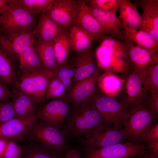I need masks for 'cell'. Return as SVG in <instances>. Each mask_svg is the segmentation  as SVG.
<instances>
[{"mask_svg": "<svg viewBox=\"0 0 158 158\" xmlns=\"http://www.w3.org/2000/svg\"><path fill=\"white\" fill-rule=\"evenodd\" d=\"M118 18L123 28H130L138 30L141 23V15L137 7L128 0H120Z\"/></svg>", "mask_w": 158, "mask_h": 158, "instance_id": "22", "label": "cell"}, {"mask_svg": "<svg viewBox=\"0 0 158 158\" xmlns=\"http://www.w3.org/2000/svg\"><path fill=\"white\" fill-rule=\"evenodd\" d=\"M71 49L77 53L84 51L91 47L94 39L82 29L72 25L68 32Z\"/></svg>", "mask_w": 158, "mask_h": 158, "instance_id": "28", "label": "cell"}, {"mask_svg": "<svg viewBox=\"0 0 158 158\" xmlns=\"http://www.w3.org/2000/svg\"><path fill=\"white\" fill-rule=\"evenodd\" d=\"M11 99L17 117L23 116L35 113L37 103L31 97L13 88Z\"/></svg>", "mask_w": 158, "mask_h": 158, "instance_id": "26", "label": "cell"}, {"mask_svg": "<svg viewBox=\"0 0 158 158\" xmlns=\"http://www.w3.org/2000/svg\"></svg>", "mask_w": 158, "mask_h": 158, "instance_id": "48", "label": "cell"}, {"mask_svg": "<svg viewBox=\"0 0 158 158\" xmlns=\"http://www.w3.org/2000/svg\"><path fill=\"white\" fill-rule=\"evenodd\" d=\"M142 158H158V155H155L147 152L146 154L142 157Z\"/></svg>", "mask_w": 158, "mask_h": 158, "instance_id": "46", "label": "cell"}, {"mask_svg": "<svg viewBox=\"0 0 158 158\" xmlns=\"http://www.w3.org/2000/svg\"><path fill=\"white\" fill-rule=\"evenodd\" d=\"M34 46L43 68L55 75L59 67L55 56L53 41L42 43L35 40Z\"/></svg>", "mask_w": 158, "mask_h": 158, "instance_id": "25", "label": "cell"}, {"mask_svg": "<svg viewBox=\"0 0 158 158\" xmlns=\"http://www.w3.org/2000/svg\"><path fill=\"white\" fill-rule=\"evenodd\" d=\"M158 140V123L156 122L147 128L140 137L139 142H145Z\"/></svg>", "mask_w": 158, "mask_h": 158, "instance_id": "39", "label": "cell"}, {"mask_svg": "<svg viewBox=\"0 0 158 158\" xmlns=\"http://www.w3.org/2000/svg\"><path fill=\"white\" fill-rule=\"evenodd\" d=\"M108 125L92 100L78 107H72L62 130L67 140L79 142Z\"/></svg>", "mask_w": 158, "mask_h": 158, "instance_id": "1", "label": "cell"}, {"mask_svg": "<svg viewBox=\"0 0 158 158\" xmlns=\"http://www.w3.org/2000/svg\"><path fill=\"white\" fill-rule=\"evenodd\" d=\"M147 106L158 115V92H148L145 99Z\"/></svg>", "mask_w": 158, "mask_h": 158, "instance_id": "40", "label": "cell"}, {"mask_svg": "<svg viewBox=\"0 0 158 158\" xmlns=\"http://www.w3.org/2000/svg\"><path fill=\"white\" fill-rule=\"evenodd\" d=\"M64 158H81V152L78 148L69 146L65 152Z\"/></svg>", "mask_w": 158, "mask_h": 158, "instance_id": "42", "label": "cell"}, {"mask_svg": "<svg viewBox=\"0 0 158 158\" xmlns=\"http://www.w3.org/2000/svg\"><path fill=\"white\" fill-rule=\"evenodd\" d=\"M53 43L59 67L67 64L72 49L68 32L58 36Z\"/></svg>", "mask_w": 158, "mask_h": 158, "instance_id": "31", "label": "cell"}, {"mask_svg": "<svg viewBox=\"0 0 158 158\" xmlns=\"http://www.w3.org/2000/svg\"><path fill=\"white\" fill-rule=\"evenodd\" d=\"M1 27L0 26V33H1Z\"/></svg>", "mask_w": 158, "mask_h": 158, "instance_id": "47", "label": "cell"}, {"mask_svg": "<svg viewBox=\"0 0 158 158\" xmlns=\"http://www.w3.org/2000/svg\"><path fill=\"white\" fill-rule=\"evenodd\" d=\"M123 74V87L119 96L127 112L137 102L145 98L149 92L143 78L139 74L130 70Z\"/></svg>", "mask_w": 158, "mask_h": 158, "instance_id": "10", "label": "cell"}, {"mask_svg": "<svg viewBox=\"0 0 158 158\" xmlns=\"http://www.w3.org/2000/svg\"><path fill=\"white\" fill-rule=\"evenodd\" d=\"M99 43L94 53L99 70L123 73L129 70L125 43L106 35Z\"/></svg>", "mask_w": 158, "mask_h": 158, "instance_id": "2", "label": "cell"}, {"mask_svg": "<svg viewBox=\"0 0 158 158\" xmlns=\"http://www.w3.org/2000/svg\"><path fill=\"white\" fill-rule=\"evenodd\" d=\"M12 97L11 91L0 81V102L11 99Z\"/></svg>", "mask_w": 158, "mask_h": 158, "instance_id": "41", "label": "cell"}, {"mask_svg": "<svg viewBox=\"0 0 158 158\" xmlns=\"http://www.w3.org/2000/svg\"><path fill=\"white\" fill-rule=\"evenodd\" d=\"M67 32L46 13L39 14V20L36 27L33 30L35 40L42 43L53 41L59 35Z\"/></svg>", "mask_w": 158, "mask_h": 158, "instance_id": "20", "label": "cell"}, {"mask_svg": "<svg viewBox=\"0 0 158 158\" xmlns=\"http://www.w3.org/2000/svg\"><path fill=\"white\" fill-rule=\"evenodd\" d=\"M146 97L137 102L127 112L123 129L128 141L139 142L146 130L157 122L158 115L146 104Z\"/></svg>", "mask_w": 158, "mask_h": 158, "instance_id": "3", "label": "cell"}, {"mask_svg": "<svg viewBox=\"0 0 158 158\" xmlns=\"http://www.w3.org/2000/svg\"><path fill=\"white\" fill-rule=\"evenodd\" d=\"M127 140L123 128L107 126L78 142L83 148H101Z\"/></svg>", "mask_w": 158, "mask_h": 158, "instance_id": "14", "label": "cell"}, {"mask_svg": "<svg viewBox=\"0 0 158 158\" xmlns=\"http://www.w3.org/2000/svg\"><path fill=\"white\" fill-rule=\"evenodd\" d=\"M125 44L129 70L136 72L143 78L148 68L158 62V52L147 50L128 40H125Z\"/></svg>", "mask_w": 158, "mask_h": 158, "instance_id": "13", "label": "cell"}, {"mask_svg": "<svg viewBox=\"0 0 158 158\" xmlns=\"http://www.w3.org/2000/svg\"><path fill=\"white\" fill-rule=\"evenodd\" d=\"M67 89L59 79L55 75L50 80L45 94L46 101L64 97L67 93Z\"/></svg>", "mask_w": 158, "mask_h": 158, "instance_id": "33", "label": "cell"}, {"mask_svg": "<svg viewBox=\"0 0 158 158\" xmlns=\"http://www.w3.org/2000/svg\"><path fill=\"white\" fill-rule=\"evenodd\" d=\"M77 4V0H54L43 12L68 32L72 25Z\"/></svg>", "mask_w": 158, "mask_h": 158, "instance_id": "18", "label": "cell"}, {"mask_svg": "<svg viewBox=\"0 0 158 158\" xmlns=\"http://www.w3.org/2000/svg\"><path fill=\"white\" fill-rule=\"evenodd\" d=\"M7 5V0H0V26L5 15Z\"/></svg>", "mask_w": 158, "mask_h": 158, "instance_id": "44", "label": "cell"}, {"mask_svg": "<svg viewBox=\"0 0 158 158\" xmlns=\"http://www.w3.org/2000/svg\"><path fill=\"white\" fill-rule=\"evenodd\" d=\"M26 136L29 142L62 152H65L69 147L66 137L62 130L38 119Z\"/></svg>", "mask_w": 158, "mask_h": 158, "instance_id": "6", "label": "cell"}, {"mask_svg": "<svg viewBox=\"0 0 158 158\" xmlns=\"http://www.w3.org/2000/svg\"><path fill=\"white\" fill-rule=\"evenodd\" d=\"M100 74L99 69L91 76L77 83L63 97L72 107H78L92 100L99 90L97 83Z\"/></svg>", "mask_w": 158, "mask_h": 158, "instance_id": "15", "label": "cell"}, {"mask_svg": "<svg viewBox=\"0 0 158 158\" xmlns=\"http://www.w3.org/2000/svg\"><path fill=\"white\" fill-rule=\"evenodd\" d=\"M54 0H10L34 15L47 10Z\"/></svg>", "mask_w": 158, "mask_h": 158, "instance_id": "32", "label": "cell"}, {"mask_svg": "<svg viewBox=\"0 0 158 158\" xmlns=\"http://www.w3.org/2000/svg\"><path fill=\"white\" fill-rule=\"evenodd\" d=\"M75 69L73 66L67 64L59 67L54 75L65 86L68 93L70 92L72 88V81L75 76Z\"/></svg>", "mask_w": 158, "mask_h": 158, "instance_id": "35", "label": "cell"}, {"mask_svg": "<svg viewBox=\"0 0 158 158\" xmlns=\"http://www.w3.org/2000/svg\"><path fill=\"white\" fill-rule=\"evenodd\" d=\"M33 30L30 31L1 30L0 47L16 65L20 54L35 42Z\"/></svg>", "mask_w": 158, "mask_h": 158, "instance_id": "9", "label": "cell"}, {"mask_svg": "<svg viewBox=\"0 0 158 158\" xmlns=\"http://www.w3.org/2000/svg\"><path fill=\"white\" fill-rule=\"evenodd\" d=\"M7 9L2 23L1 30L7 31H30L35 24V15L7 0Z\"/></svg>", "mask_w": 158, "mask_h": 158, "instance_id": "11", "label": "cell"}, {"mask_svg": "<svg viewBox=\"0 0 158 158\" xmlns=\"http://www.w3.org/2000/svg\"><path fill=\"white\" fill-rule=\"evenodd\" d=\"M123 83V78L114 73L104 71L100 74L97 85L99 90L103 94L109 96L116 97L120 94Z\"/></svg>", "mask_w": 158, "mask_h": 158, "instance_id": "23", "label": "cell"}, {"mask_svg": "<svg viewBox=\"0 0 158 158\" xmlns=\"http://www.w3.org/2000/svg\"><path fill=\"white\" fill-rule=\"evenodd\" d=\"M8 140L0 139V158H2L6 149Z\"/></svg>", "mask_w": 158, "mask_h": 158, "instance_id": "45", "label": "cell"}, {"mask_svg": "<svg viewBox=\"0 0 158 158\" xmlns=\"http://www.w3.org/2000/svg\"><path fill=\"white\" fill-rule=\"evenodd\" d=\"M88 6L92 13L107 34H109L111 37L125 43L123 29L116 14Z\"/></svg>", "mask_w": 158, "mask_h": 158, "instance_id": "21", "label": "cell"}, {"mask_svg": "<svg viewBox=\"0 0 158 158\" xmlns=\"http://www.w3.org/2000/svg\"><path fill=\"white\" fill-rule=\"evenodd\" d=\"M72 110L71 105L62 97L40 104L36 114L38 119L62 130Z\"/></svg>", "mask_w": 158, "mask_h": 158, "instance_id": "8", "label": "cell"}, {"mask_svg": "<svg viewBox=\"0 0 158 158\" xmlns=\"http://www.w3.org/2000/svg\"><path fill=\"white\" fill-rule=\"evenodd\" d=\"M124 39L137 46L152 52H158V42L147 32L130 28H123Z\"/></svg>", "mask_w": 158, "mask_h": 158, "instance_id": "24", "label": "cell"}, {"mask_svg": "<svg viewBox=\"0 0 158 158\" xmlns=\"http://www.w3.org/2000/svg\"><path fill=\"white\" fill-rule=\"evenodd\" d=\"M34 43L30 44L20 54L18 62V73H25L44 68L34 47Z\"/></svg>", "mask_w": 158, "mask_h": 158, "instance_id": "27", "label": "cell"}, {"mask_svg": "<svg viewBox=\"0 0 158 158\" xmlns=\"http://www.w3.org/2000/svg\"><path fill=\"white\" fill-rule=\"evenodd\" d=\"M143 78L148 92H158V62L148 68Z\"/></svg>", "mask_w": 158, "mask_h": 158, "instance_id": "34", "label": "cell"}, {"mask_svg": "<svg viewBox=\"0 0 158 158\" xmlns=\"http://www.w3.org/2000/svg\"><path fill=\"white\" fill-rule=\"evenodd\" d=\"M72 25L82 29L91 35L94 41L99 43L107 34L92 13L86 0H77Z\"/></svg>", "mask_w": 158, "mask_h": 158, "instance_id": "12", "label": "cell"}, {"mask_svg": "<svg viewBox=\"0 0 158 158\" xmlns=\"http://www.w3.org/2000/svg\"><path fill=\"white\" fill-rule=\"evenodd\" d=\"M73 66L75 72L73 80L72 88L78 83L91 76L99 69L95 54L91 48L84 51L77 53Z\"/></svg>", "mask_w": 158, "mask_h": 158, "instance_id": "19", "label": "cell"}, {"mask_svg": "<svg viewBox=\"0 0 158 158\" xmlns=\"http://www.w3.org/2000/svg\"><path fill=\"white\" fill-rule=\"evenodd\" d=\"M134 4L142 11L139 30L148 33L158 42V0H138Z\"/></svg>", "mask_w": 158, "mask_h": 158, "instance_id": "17", "label": "cell"}, {"mask_svg": "<svg viewBox=\"0 0 158 158\" xmlns=\"http://www.w3.org/2000/svg\"><path fill=\"white\" fill-rule=\"evenodd\" d=\"M18 74L16 65L0 47V81L13 87Z\"/></svg>", "mask_w": 158, "mask_h": 158, "instance_id": "30", "label": "cell"}, {"mask_svg": "<svg viewBox=\"0 0 158 158\" xmlns=\"http://www.w3.org/2000/svg\"><path fill=\"white\" fill-rule=\"evenodd\" d=\"M23 154V147L18 145L16 142L8 140L2 158H22Z\"/></svg>", "mask_w": 158, "mask_h": 158, "instance_id": "38", "label": "cell"}, {"mask_svg": "<svg viewBox=\"0 0 158 158\" xmlns=\"http://www.w3.org/2000/svg\"><path fill=\"white\" fill-rule=\"evenodd\" d=\"M38 119L36 114L16 117L0 123V139L15 142L22 140Z\"/></svg>", "mask_w": 158, "mask_h": 158, "instance_id": "16", "label": "cell"}, {"mask_svg": "<svg viewBox=\"0 0 158 158\" xmlns=\"http://www.w3.org/2000/svg\"><path fill=\"white\" fill-rule=\"evenodd\" d=\"M92 103L108 125L123 128L127 112L120 96L111 97L99 90L93 96Z\"/></svg>", "mask_w": 158, "mask_h": 158, "instance_id": "5", "label": "cell"}, {"mask_svg": "<svg viewBox=\"0 0 158 158\" xmlns=\"http://www.w3.org/2000/svg\"><path fill=\"white\" fill-rule=\"evenodd\" d=\"M10 99L0 102V123L17 117L12 101Z\"/></svg>", "mask_w": 158, "mask_h": 158, "instance_id": "37", "label": "cell"}, {"mask_svg": "<svg viewBox=\"0 0 158 158\" xmlns=\"http://www.w3.org/2000/svg\"><path fill=\"white\" fill-rule=\"evenodd\" d=\"M23 148L22 158H64L66 152L31 142Z\"/></svg>", "mask_w": 158, "mask_h": 158, "instance_id": "29", "label": "cell"}, {"mask_svg": "<svg viewBox=\"0 0 158 158\" xmlns=\"http://www.w3.org/2000/svg\"><path fill=\"white\" fill-rule=\"evenodd\" d=\"M86 1L91 7L116 14L120 0H89Z\"/></svg>", "mask_w": 158, "mask_h": 158, "instance_id": "36", "label": "cell"}, {"mask_svg": "<svg viewBox=\"0 0 158 158\" xmlns=\"http://www.w3.org/2000/svg\"><path fill=\"white\" fill-rule=\"evenodd\" d=\"M52 72L42 68L25 73H18L13 88L31 97L37 104L45 103L48 84L54 75Z\"/></svg>", "mask_w": 158, "mask_h": 158, "instance_id": "4", "label": "cell"}, {"mask_svg": "<svg viewBox=\"0 0 158 158\" xmlns=\"http://www.w3.org/2000/svg\"><path fill=\"white\" fill-rule=\"evenodd\" d=\"M143 143L145 145L147 152L158 155V140L145 142Z\"/></svg>", "mask_w": 158, "mask_h": 158, "instance_id": "43", "label": "cell"}, {"mask_svg": "<svg viewBox=\"0 0 158 158\" xmlns=\"http://www.w3.org/2000/svg\"><path fill=\"white\" fill-rule=\"evenodd\" d=\"M147 152L143 143L128 141L103 148H83L81 154V158H130L142 157Z\"/></svg>", "mask_w": 158, "mask_h": 158, "instance_id": "7", "label": "cell"}]
</instances>
